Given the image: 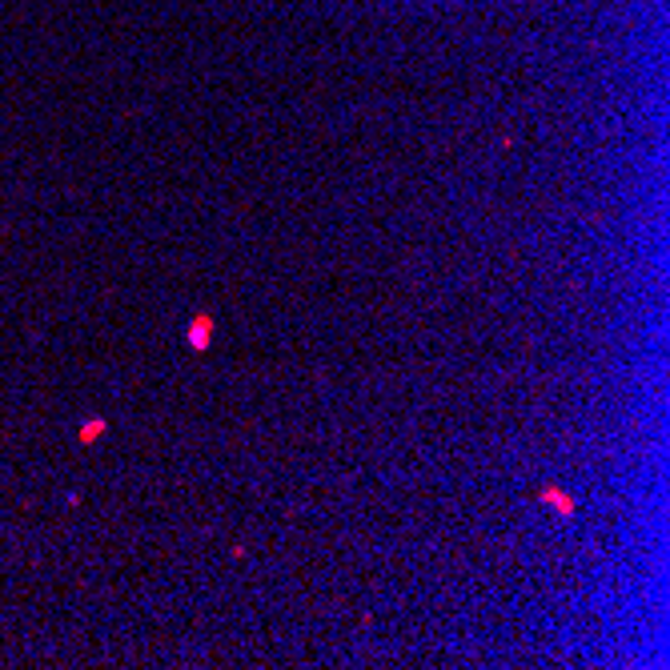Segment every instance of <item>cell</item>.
I'll return each mask as SVG.
<instances>
[{
  "label": "cell",
  "mask_w": 670,
  "mask_h": 670,
  "mask_svg": "<svg viewBox=\"0 0 670 670\" xmlns=\"http://www.w3.org/2000/svg\"><path fill=\"white\" fill-rule=\"evenodd\" d=\"M209 337H213V317L201 314L197 321L189 325V345H193V350H205V345H209Z\"/></svg>",
  "instance_id": "6da1fadb"
},
{
  "label": "cell",
  "mask_w": 670,
  "mask_h": 670,
  "mask_svg": "<svg viewBox=\"0 0 670 670\" xmlns=\"http://www.w3.org/2000/svg\"><path fill=\"white\" fill-rule=\"evenodd\" d=\"M542 498H546V502H554V510H562V514H574V502H570V498H566V494H562V490H546V494H542Z\"/></svg>",
  "instance_id": "7a4b0ae2"
},
{
  "label": "cell",
  "mask_w": 670,
  "mask_h": 670,
  "mask_svg": "<svg viewBox=\"0 0 670 670\" xmlns=\"http://www.w3.org/2000/svg\"><path fill=\"white\" fill-rule=\"evenodd\" d=\"M100 430H105V422H89V426H84V442H93Z\"/></svg>",
  "instance_id": "3957f363"
}]
</instances>
